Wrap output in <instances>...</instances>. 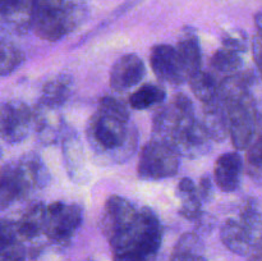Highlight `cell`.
I'll list each match as a JSON object with an SVG mask.
<instances>
[{
    "mask_svg": "<svg viewBox=\"0 0 262 261\" xmlns=\"http://www.w3.org/2000/svg\"><path fill=\"white\" fill-rule=\"evenodd\" d=\"M197 120L191 99L186 94H177L170 104L160 106L154 114V138L171 146L178 153L179 146Z\"/></svg>",
    "mask_w": 262,
    "mask_h": 261,
    "instance_id": "5b68a950",
    "label": "cell"
},
{
    "mask_svg": "<svg viewBox=\"0 0 262 261\" xmlns=\"http://www.w3.org/2000/svg\"><path fill=\"white\" fill-rule=\"evenodd\" d=\"M48 206L42 202H33L17 220L18 232L25 242H33L45 235Z\"/></svg>",
    "mask_w": 262,
    "mask_h": 261,
    "instance_id": "ac0fdd59",
    "label": "cell"
},
{
    "mask_svg": "<svg viewBox=\"0 0 262 261\" xmlns=\"http://www.w3.org/2000/svg\"><path fill=\"white\" fill-rule=\"evenodd\" d=\"M50 182V173L41 156L36 153L23 154L0 168V211L15 202L28 199Z\"/></svg>",
    "mask_w": 262,
    "mask_h": 261,
    "instance_id": "3957f363",
    "label": "cell"
},
{
    "mask_svg": "<svg viewBox=\"0 0 262 261\" xmlns=\"http://www.w3.org/2000/svg\"><path fill=\"white\" fill-rule=\"evenodd\" d=\"M222 41L223 46L233 49V50H237L239 51V53H245L248 48L247 37H246V33H243L242 31H230V32H225Z\"/></svg>",
    "mask_w": 262,
    "mask_h": 261,
    "instance_id": "83f0119b",
    "label": "cell"
},
{
    "mask_svg": "<svg viewBox=\"0 0 262 261\" xmlns=\"http://www.w3.org/2000/svg\"><path fill=\"white\" fill-rule=\"evenodd\" d=\"M73 92V79L69 74L59 73L51 77L42 86L40 101L60 107L66 104Z\"/></svg>",
    "mask_w": 262,
    "mask_h": 261,
    "instance_id": "44dd1931",
    "label": "cell"
},
{
    "mask_svg": "<svg viewBox=\"0 0 262 261\" xmlns=\"http://www.w3.org/2000/svg\"><path fill=\"white\" fill-rule=\"evenodd\" d=\"M201 123L207 135L215 142H223L229 137V115L220 96L214 101L204 104Z\"/></svg>",
    "mask_w": 262,
    "mask_h": 261,
    "instance_id": "e0dca14e",
    "label": "cell"
},
{
    "mask_svg": "<svg viewBox=\"0 0 262 261\" xmlns=\"http://www.w3.org/2000/svg\"><path fill=\"white\" fill-rule=\"evenodd\" d=\"M25 53L8 38L0 37V78L17 71L25 61Z\"/></svg>",
    "mask_w": 262,
    "mask_h": 261,
    "instance_id": "d4e9b609",
    "label": "cell"
},
{
    "mask_svg": "<svg viewBox=\"0 0 262 261\" xmlns=\"http://www.w3.org/2000/svg\"><path fill=\"white\" fill-rule=\"evenodd\" d=\"M33 0H0V27L17 35L31 30Z\"/></svg>",
    "mask_w": 262,
    "mask_h": 261,
    "instance_id": "5bb4252c",
    "label": "cell"
},
{
    "mask_svg": "<svg viewBox=\"0 0 262 261\" xmlns=\"http://www.w3.org/2000/svg\"><path fill=\"white\" fill-rule=\"evenodd\" d=\"M27 242L18 232L17 222L0 219V261H26L31 258Z\"/></svg>",
    "mask_w": 262,
    "mask_h": 261,
    "instance_id": "9a60e30c",
    "label": "cell"
},
{
    "mask_svg": "<svg viewBox=\"0 0 262 261\" xmlns=\"http://www.w3.org/2000/svg\"><path fill=\"white\" fill-rule=\"evenodd\" d=\"M181 199V209H179V214L187 220H199L202 216V200L200 197L197 188L191 192H182V193H177Z\"/></svg>",
    "mask_w": 262,
    "mask_h": 261,
    "instance_id": "4316f807",
    "label": "cell"
},
{
    "mask_svg": "<svg viewBox=\"0 0 262 261\" xmlns=\"http://www.w3.org/2000/svg\"><path fill=\"white\" fill-rule=\"evenodd\" d=\"M188 83L194 96L202 104L211 102L219 97L220 83L216 82L215 77L211 76L209 72H205L202 69L196 72L188 78Z\"/></svg>",
    "mask_w": 262,
    "mask_h": 261,
    "instance_id": "7402d4cb",
    "label": "cell"
},
{
    "mask_svg": "<svg viewBox=\"0 0 262 261\" xmlns=\"http://www.w3.org/2000/svg\"><path fill=\"white\" fill-rule=\"evenodd\" d=\"M146 74L142 59L136 54L120 56L110 69V86L117 92H125L140 83Z\"/></svg>",
    "mask_w": 262,
    "mask_h": 261,
    "instance_id": "4fadbf2b",
    "label": "cell"
},
{
    "mask_svg": "<svg viewBox=\"0 0 262 261\" xmlns=\"http://www.w3.org/2000/svg\"><path fill=\"white\" fill-rule=\"evenodd\" d=\"M242 170L243 159L239 154L235 151L223 154L215 164V183L223 192H234L239 187Z\"/></svg>",
    "mask_w": 262,
    "mask_h": 261,
    "instance_id": "2e32d148",
    "label": "cell"
},
{
    "mask_svg": "<svg viewBox=\"0 0 262 261\" xmlns=\"http://www.w3.org/2000/svg\"><path fill=\"white\" fill-rule=\"evenodd\" d=\"M247 261H262V255L258 252H253L248 256Z\"/></svg>",
    "mask_w": 262,
    "mask_h": 261,
    "instance_id": "d6a6232c",
    "label": "cell"
},
{
    "mask_svg": "<svg viewBox=\"0 0 262 261\" xmlns=\"http://www.w3.org/2000/svg\"><path fill=\"white\" fill-rule=\"evenodd\" d=\"M138 210L129 200L113 194L105 201L100 228L105 238L112 241L136 219Z\"/></svg>",
    "mask_w": 262,
    "mask_h": 261,
    "instance_id": "8fae6325",
    "label": "cell"
},
{
    "mask_svg": "<svg viewBox=\"0 0 262 261\" xmlns=\"http://www.w3.org/2000/svg\"><path fill=\"white\" fill-rule=\"evenodd\" d=\"M239 51L233 50V49L222 46L215 51L211 58V67L216 73L222 74L224 78L227 77L235 76L241 72L243 67L242 56Z\"/></svg>",
    "mask_w": 262,
    "mask_h": 261,
    "instance_id": "603a6c76",
    "label": "cell"
},
{
    "mask_svg": "<svg viewBox=\"0 0 262 261\" xmlns=\"http://www.w3.org/2000/svg\"><path fill=\"white\" fill-rule=\"evenodd\" d=\"M255 22H256V26H257V28H258V35L262 37V13L256 14Z\"/></svg>",
    "mask_w": 262,
    "mask_h": 261,
    "instance_id": "1f68e13d",
    "label": "cell"
},
{
    "mask_svg": "<svg viewBox=\"0 0 262 261\" xmlns=\"http://www.w3.org/2000/svg\"><path fill=\"white\" fill-rule=\"evenodd\" d=\"M83 220V209L78 204H64L61 201L48 205L45 235L53 245L67 246Z\"/></svg>",
    "mask_w": 262,
    "mask_h": 261,
    "instance_id": "ba28073f",
    "label": "cell"
},
{
    "mask_svg": "<svg viewBox=\"0 0 262 261\" xmlns=\"http://www.w3.org/2000/svg\"><path fill=\"white\" fill-rule=\"evenodd\" d=\"M59 109L60 107L45 104L40 100L32 109L33 130L42 145H54L64 135V122Z\"/></svg>",
    "mask_w": 262,
    "mask_h": 261,
    "instance_id": "7c38bea8",
    "label": "cell"
},
{
    "mask_svg": "<svg viewBox=\"0 0 262 261\" xmlns=\"http://www.w3.org/2000/svg\"><path fill=\"white\" fill-rule=\"evenodd\" d=\"M177 50H178L179 56L182 59L184 69H186L188 78L194 74L196 72L202 69V53L201 45L197 35L193 30L182 31V35L179 37L178 44H177Z\"/></svg>",
    "mask_w": 262,
    "mask_h": 261,
    "instance_id": "ffe728a7",
    "label": "cell"
},
{
    "mask_svg": "<svg viewBox=\"0 0 262 261\" xmlns=\"http://www.w3.org/2000/svg\"><path fill=\"white\" fill-rule=\"evenodd\" d=\"M181 155L171 146L152 138L142 147L137 173L145 181H159L178 173Z\"/></svg>",
    "mask_w": 262,
    "mask_h": 261,
    "instance_id": "52a82bcc",
    "label": "cell"
},
{
    "mask_svg": "<svg viewBox=\"0 0 262 261\" xmlns=\"http://www.w3.org/2000/svg\"><path fill=\"white\" fill-rule=\"evenodd\" d=\"M150 64L156 78L164 83L179 84L188 81V74L184 69L177 48L166 44L155 45L151 49Z\"/></svg>",
    "mask_w": 262,
    "mask_h": 261,
    "instance_id": "30bf717a",
    "label": "cell"
},
{
    "mask_svg": "<svg viewBox=\"0 0 262 261\" xmlns=\"http://www.w3.org/2000/svg\"><path fill=\"white\" fill-rule=\"evenodd\" d=\"M2 154H3V151H2V147H0V158H2Z\"/></svg>",
    "mask_w": 262,
    "mask_h": 261,
    "instance_id": "e575fe53",
    "label": "cell"
},
{
    "mask_svg": "<svg viewBox=\"0 0 262 261\" xmlns=\"http://www.w3.org/2000/svg\"><path fill=\"white\" fill-rule=\"evenodd\" d=\"M225 247L239 256H250L262 241V215L253 205H247L237 219H228L220 230Z\"/></svg>",
    "mask_w": 262,
    "mask_h": 261,
    "instance_id": "8992f818",
    "label": "cell"
},
{
    "mask_svg": "<svg viewBox=\"0 0 262 261\" xmlns=\"http://www.w3.org/2000/svg\"><path fill=\"white\" fill-rule=\"evenodd\" d=\"M63 155L66 160L69 177L77 183H81L86 178L83 151L79 138L73 130H64L63 135Z\"/></svg>",
    "mask_w": 262,
    "mask_h": 261,
    "instance_id": "d6986e66",
    "label": "cell"
},
{
    "mask_svg": "<svg viewBox=\"0 0 262 261\" xmlns=\"http://www.w3.org/2000/svg\"><path fill=\"white\" fill-rule=\"evenodd\" d=\"M166 92L159 84L146 83L136 90L129 96V105L136 110H146L165 100Z\"/></svg>",
    "mask_w": 262,
    "mask_h": 261,
    "instance_id": "cb8c5ba5",
    "label": "cell"
},
{
    "mask_svg": "<svg viewBox=\"0 0 262 261\" xmlns=\"http://www.w3.org/2000/svg\"><path fill=\"white\" fill-rule=\"evenodd\" d=\"M163 243V225L148 207L138 210L136 219L109 241L113 261H154Z\"/></svg>",
    "mask_w": 262,
    "mask_h": 261,
    "instance_id": "7a4b0ae2",
    "label": "cell"
},
{
    "mask_svg": "<svg viewBox=\"0 0 262 261\" xmlns=\"http://www.w3.org/2000/svg\"><path fill=\"white\" fill-rule=\"evenodd\" d=\"M205 246L197 233H186L177 242L170 257H186V256L204 255Z\"/></svg>",
    "mask_w": 262,
    "mask_h": 261,
    "instance_id": "484cf974",
    "label": "cell"
},
{
    "mask_svg": "<svg viewBox=\"0 0 262 261\" xmlns=\"http://www.w3.org/2000/svg\"><path fill=\"white\" fill-rule=\"evenodd\" d=\"M197 191H199V194L204 204H207V202L211 201L212 197H214V184H212V181L210 179V177H202L199 187H197Z\"/></svg>",
    "mask_w": 262,
    "mask_h": 261,
    "instance_id": "f546056e",
    "label": "cell"
},
{
    "mask_svg": "<svg viewBox=\"0 0 262 261\" xmlns=\"http://www.w3.org/2000/svg\"><path fill=\"white\" fill-rule=\"evenodd\" d=\"M247 160L252 168L262 170V135L253 140L247 148Z\"/></svg>",
    "mask_w": 262,
    "mask_h": 261,
    "instance_id": "f1b7e54d",
    "label": "cell"
},
{
    "mask_svg": "<svg viewBox=\"0 0 262 261\" xmlns=\"http://www.w3.org/2000/svg\"><path fill=\"white\" fill-rule=\"evenodd\" d=\"M255 252H258V253H261V255H262V241H261L260 246H258V248L255 251Z\"/></svg>",
    "mask_w": 262,
    "mask_h": 261,
    "instance_id": "836d02e7",
    "label": "cell"
},
{
    "mask_svg": "<svg viewBox=\"0 0 262 261\" xmlns=\"http://www.w3.org/2000/svg\"><path fill=\"white\" fill-rule=\"evenodd\" d=\"M86 15L84 0H33L31 30L42 40L58 41L73 32Z\"/></svg>",
    "mask_w": 262,
    "mask_h": 261,
    "instance_id": "277c9868",
    "label": "cell"
},
{
    "mask_svg": "<svg viewBox=\"0 0 262 261\" xmlns=\"http://www.w3.org/2000/svg\"><path fill=\"white\" fill-rule=\"evenodd\" d=\"M252 53H253V59H255L256 67H257L258 72H260L262 77V37L260 35H257L255 38H253Z\"/></svg>",
    "mask_w": 262,
    "mask_h": 261,
    "instance_id": "4dcf8cb0",
    "label": "cell"
},
{
    "mask_svg": "<svg viewBox=\"0 0 262 261\" xmlns=\"http://www.w3.org/2000/svg\"><path fill=\"white\" fill-rule=\"evenodd\" d=\"M86 136L91 150L102 164L124 163L137 147V128L127 106L115 97H102L89 119Z\"/></svg>",
    "mask_w": 262,
    "mask_h": 261,
    "instance_id": "6da1fadb",
    "label": "cell"
},
{
    "mask_svg": "<svg viewBox=\"0 0 262 261\" xmlns=\"http://www.w3.org/2000/svg\"><path fill=\"white\" fill-rule=\"evenodd\" d=\"M33 129V113L20 100H0V140L14 145Z\"/></svg>",
    "mask_w": 262,
    "mask_h": 261,
    "instance_id": "9c48e42d",
    "label": "cell"
}]
</instances>
